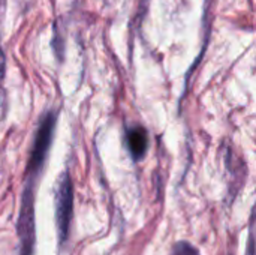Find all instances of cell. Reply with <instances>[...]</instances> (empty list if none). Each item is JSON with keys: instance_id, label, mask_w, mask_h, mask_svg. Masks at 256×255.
Listing matches in <instances>:
<instances>
[{"instance_id": "6da1fadb", "label": "cell", "mask_w": 256, "mask_h": 255, "mask_svg": "<svg viewBox=\"0 0 256 255\" xmlns=\"http://www.w3.org/2000/svg\"><path fill=\"white\" fill-rule=\"evenodd\" d=\"M54 209H56V227H57L58 245L63 249L69 240L72 219H74V183L68 168L60 174L57 180Z\"/></svg>"}, {"instance_id": "7a4b0ae2", "label": "cell", "mask_w": 256, "mask_h": 255, "mask_svg": "<svg viewBox=\"0 0 256 255\" xmlns=\"http://www.w3.org/2000/svg\"><path fill=\"white\" fill-rule=\"evenodd\" d=\"M20 255H34L36 248V191L22 188L16 221Z\"/></svg>"}, {"instance_id": "3957f363", "label": "cell", "mask_w": 256, "mask_h": 255, "mask_svg": "<svg viewBox=\"0 0 256 255\" xmlns=\"http://www.w3.org/2000/svg\"><path fill=\"white\" fill-rule=\"evenodd\" d=\"M126 144L130 156L135 161H141L148 149V134L142 126H134L126 134Z\"/></svg>"}, {"instance_id": "277c9868", "label": "cell", "mask_w": 256, "mask_h": 255, "mask_svg": "<svg viewBox=\"0 0 256 255\" xmlns=\"http://www.w3.org/2000/svg\"><path fill=\"white\" fill-rule=\"evenodd\" d=\"M171 255H201V254H200L198 248H195L190 242L180 240V242H176V243L172 245Z\"/></svg>"}]
</instances>
